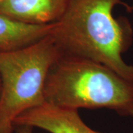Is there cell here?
I'll return each instance as SVG.
<instances>
[{
  "label": "cell",
  "mask_w": 133,
  "mask_h": 133,
  "mask_svg": "<svg viewBox=\"0 0 133 133\" xmlns=\"http://www.w3.org/2000/svg\"><path fill=\"white\" fill-rule=\"evenodd\" d=\"M117 5L131 10L121 0H72L51 35L64 55L98 62L133 81V65L122 56L130 45L132 30L127 21L114 17Z\"/></svg>",
  "instance_id": "6da1fadb"
},
{
  "label": "cell",
  "mask_w": 133,
  "mask_h": 133,
  "mask_svg": "<svg viewBox=\"0 0 133 133\" xmlns=\"http://www.w3.org/2000/svg\"><path fill=\"white\" fill-rule=\"evenodd\" d=\"M44 97L57 106L107 108L133 118V81L85 58L63 54L50 70Z\"/></svg>",
  "instance_id": "7a4b0ae2"
},
{
  "label": "cell",
  "mask_w": 133,
  "mask_h": 133,
  "mask_svg": "<svg viewBox=\"0 0 133 133\" xmlns=\"http://www.w3.org/2000/svg\"><path fill=\"white\" fill-rule=\"evenodd\" d=\"M63 55L51 34L27 47L0 50V133H14V120L45 102L50 70Z\"/></svg>",
  "instance_id": "3957f363"
},
{
  "label": "cell",
  "mask_w": 133,
  "mask_h": 133,
  "mask_svg": "<svg viewBox=\"0 0 133 133\" xmlns=\"http://www.w3.org/2000/svg\"><path fill=\"white\" fill-rule=\"evenodd\" d=\"M78 110L44 102L19 115L14 127H36L50 133H101L90 128L81 120Z\"/></svg>",
  "instance_id": "277c9868"
},
{
  "label": "cell",
  "mask_w": 133,
  "mask_h": 133,
  "mask_svg": "<svg viewBox=\"0 0 133 133\" xmlns=\"http://www.w3.org/2000/svg\"><path fill=\"white\" fill-rule=\"evenodd\" d=\"M72 0H2L0 14L24 24L44 25L57 22Z\"/></svg>",
  "instance_id": "5b68a950"
},
{
  "label": "cell",
  "mask_w": 133,
  "mask_h": 133,
  "mask_svg": "<svg viewBox=\"0 0 133 133\" xmlns=\"http://www.w3.org/2000/svg\"><path fill=\"white\" fill-rule=\"evenodd\" d=\"M55 23L44 25L24 24L0 14V50L27 47L51 34Z\"/></svg>",
  "instance_id": "8992f818"
},
{
  "label": "cell",
  "mask_w": 133,
  "mask_h": 133,
  "mask_svg": "<svg viewBox=\"0 0 133 133\" xmlns=\"http://www.w3.org/2000/svg\"><path fill=\"white\" fill-rule=\"evenodd\" d=\"M14 132L16 133H33V128L27 126H16Z\"/></svg>",
  "instance_id": "52a82bcc"
},
{
  "label": "cell",
  "mask_w": 133,
  "mask_h": 133,
  "mask_svg": "<svg viewBox=\"0 0 133 133\" xmlns=\"http://www.w3.org/2000/svg\"><path fill=\"white\" fill-rule=\"evenodd\" d=\"M0 93H1V81H0Z\"/></svg>",
  "instance_id": "ba28073f"
},
{
  "label": "cell",
  "mask_w": 133,
  "mask_h": 133,
  "mask_svg": "<svg viewBox=\"0 0 133 133\" xmlns=\"http://www.w3.org/2000/svg\"><path fill=\"white\" fill-rule=\"evenodd\" d=\"M1 1H2V0H0V2H1Z\"/></svg>",
  "instance_id": "9c48e42d"
}]
</instances>
